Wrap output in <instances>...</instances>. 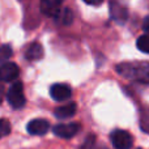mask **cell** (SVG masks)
<instances>
[{
	"instance_id": "obj_11",
	"label": "cell",
	"mask_w": 149,
	"mask_h": 149,
	"mask_svg": "<svg viewBox=\"0 0 149 149\" xmlns=\"http://www.w3.org/2000/svg\"><path fill=\"white\" fill-rule=\"evenodd\" d=\"M42 56H43V47H42L41 43L34 42L26 49L25 58L28 60H39L42 59Z\"/></svg>"
},
{
	"instance_id": "obj_9",
	"label": "cell",
	"mask_w": 149,
	"mask_h": 149,
	"mask_svg": "<svg viewBox=\"0 0 149 149\" xmlns=\"http://www.w3.org/2000/svg\"><path fill=\"white\" fill-rule=\"evenodd\" d=\"M26 130L30 135L34 136H42V135L47 134V131L50 130V123L45 119H33L28 123Z\"/></svg>"
},
{
	"instance_id": "obj_17",
	"label": "cell",
	"mask_w": 149,
	"mask_h": 149,
	"mask_svg": "<svg viewBox=\"0 0 149 149\" xmlns=\"http://www.w3.org/2000/svg\"><path fill=\"white\" fill-rule=\"evenodd\" d=\"M140 127H141V128L144 130L147 134H149V122H145L144 119H143V122L140 123Z\"/></svg>"
},
{
	"instance_id": "obj_8",
	"label": "cell",
	"mask_w": 149,
	"mask_h": 149,
	"mask_svg": "<svg viewBox=\"0 0 149 149\" xmlns=\"http://www.w3.org/2000/svg\"><path fill=\"white\" fill-rule=\"evenodd\" d=\"M63 4V0H41L39 7L41 12L47 17H56L60 12V7Z\"/></svg>"
},
{
	"instance_id": "obj_14",
	"label": "cell",
	"mask_w": 149,
	"mask_h": 149,
	"mask_svg": "<svg viewBox=\"0 0 149 149\" xmlns=\"http://www.w3.org/2000/svg\"><path fill=\"white\" fill-rule=\"evenodd\" d=\"M9 132H10V123L7 119H0V139L9 135Z\"/></svg>"
},
{
	"instance_id": "obj_5",
	"label": "cell",
	"mask_w": 149,
	"mask_h": 149,
	"mask_svg": "<svg viewBox=\"0 0 149 149\" xmlns=\"http://www.w3.org/2000/svg\"><path fill=\"white\" fill-rule=\"evenodd\" d=\"M110 15L116 22L123 24L128 17V10L120 0H110Z\"/></svg>"
},
{
	"instance_id": "obj_7",
	"label": "cell",
	"mask_w": 149,
	"mask_h": 149,
	"mask_svg": "<svg viewBox=\"0 0 149 149\" xmlns=\"http://www.w3.org/2000/svg\"><path fill=\"white\" fill-rule=\"evenodd\" d=\"M50 95L55 101H65L71 98L72 89L68 84H54L50 88Z\"/></svg>"
},
{
	"instance_id": "obj_1",
	"label": "cell",
	"mask_w": 149,
	"mask_h": 149,
	"mask_svg": "<svg viewBox=\"0 0 149 149\" xmlns=\"http://www.w3.org/2000/svg\"><path fill=\"white\" fill-rule=\"evenodd\" d=\"M116 72L128 80H135L141 84H149L148 62H124L116 64Z\"/></svg>"
},
{
	"instance_id": "obj_2",
	"label": "cell",
	"mask_w": 149,
	"mask_h": 149,
	"mask_svg": "<svg viewBox=\"0 0 149 149\" xmlns=\"http://www.w3.org/2000/svg\"><path fill=\"white\" fill-rule=\"evenodd\" d=\"M8 103L12 106L15 110H20L25 106L26 98L24 94V85L21 81H15L7 92Z\"/></svg>"
},
{
	"instance_id": "obj_20",
	"label": "cell",
	"mask_w": 149,
	"mask_h": 149,
	"mask_svg": "<svg viewBox=\"0 0 149 149\" xmlns=\"http://www.w3.org/2000/svg\"><path fill=\"white\" fill-rule=\"evenodd\" d=\"M98 149H107V148H106V147H100Z\"/></svg>"
},
{
	"instance_id": "obj_12",
	"label": "cell",
	"mask_w": 149,
	"mask_h": 149,
	"mask_svg": "<svg viewBox=\"0 0 149 149\" xmlns=\"http://www.w3.org/2000/svg\"><path fill=\"white\" fill-rule=\"evenodd\" d=\"M136 47L144 54H149V34H144L137 38Z\"/></svg>"
},
{
	"instance_id": "obj_6",
	"label": "cell",
	"mask_w": 149,
	"mask_h": 149,
	"mask_svg": "<svg viewBox=\"0 0 149 149\" xmlns=\"http://www.w3.org/2000/svg\"><path fill=\"white\" fill-rule=\"evenodd\" d=\"M20 74V68L16 63L5 62L0 65V81H13Z\"/></svg>"
},
{
	"instance_id": "obj_19",
	"label": "cell",
	"mask_w": 149,
	"mask_h": 149,
	"mask_svg": "<svg viewBox=\"0 0 149 149\" xmlns=\"http://www.w3.org/2000/svg\"><path fill=\"white\" fill-rule=\"evenodd\" d=\"M3 95H4V88H3V85H0V103L3 101Z\"/></svg>"
},
{
	"instance_id": "obj_3",
	"label": "cell",
	"mask_w": 149,
	"mask_h": 149,
	"mask_svg": "<svg viewBox=\"0 0 149 149\" xmlns=\"http://www.w3.org/2000/svg\"><path fill=\"white\" fill-rule=\"evenodd\" d=\"M110 139L115 149H131L132 147V136L124 130H114Z\"/></svg>"
},
{
	"instance_id": "obj_18",
	"label": "cell",
	"mask_w": 149,
	"mask_h": 149,
	"mask_svg": "<svg viewBox=\"0 0 149 149\" xmlns=\"http://www.w3.org/2000/svg\"><path fill=\"white\" fill-rule=\"evenodd\" d=\"M84 1L89 5H100V4H102L103 0H84Z\"/></svg>"
},
{
	"instance_id": "obj_13",
	"label": "cell",
	"mask_w": 149,
	"mask_h": 149,
	"mask_svg": "<svg viewBox=\"0 0 149 149\" xmlns=\"http://www.w3.org/2000/svg\"><path fill=\"white\" fill-rule=\"evenodd\" d=\"M12 55H13V50L9 45H3V46H0V64L8 62L9 58H12Z\"/></svg>"
},
{
	"instance_id": "obj_4",
	"label": "cell",
	"mask_w": 149,
	"mask_h": 149,
	"mask_svg": "<svg viewBox=\"0 0 149 149\" xmlns=\"http://www.w3.org/2000/svg\"><path fill=\"white\" fill-rule=\"evenodd\" d=\"M80 130H81V126L79 123H62L56 124L52 128V132L55 136L62 137V139H72L79 134Z\"/></svg>"
},
{
	"instance_id": "obj_10",
	"label": "cell",
	"mask_w": 149,
	"mask_h": 149,
	"mask_svg": "<svg viewBox=\"0 0 149 149\" xmlns=\"http://www.w3.org/2000/svg\"><path fill=\"white\" fill-rule=\"evenodd\" d=\"M77 111V105L74 102H70L67 105L59 106V107L55 109L54 115L55 118H58L59 120H64V119H70L76 114Z\"/></svg>"
},
{
	"instance_id": "obj_15",
	"label": "cell",
	"mask_w": 149,
	"mask_h": 149,
	"mask_svg": "<svg viewBox=\"0 0 149 149\" xmlns=\"http://www.w3.org/2000/svg\"><path fill=\"white\" fill-rule=\"evenodd\" d=\"M72 12H71V9H68V8H65L64 10L62 12V22L64 24V25H70L71 22H72Z\"/></svg>"
},
{
	"instance_id": "obj_16",
	"label": "cell",
	"mask_w": 149,
	"mask_h": 149,
	"mask_svg": "<svg viewBox=\"0 0 149 149\" xmlns=\"http://www.w3.org/2000/svg\"><path fill=\"white\" fill-rule=\"evenodd\" d=\"M143 29H144V31L147 34H149V16L144 18V21H143Z\"/></svg>"
}]
</instances>
